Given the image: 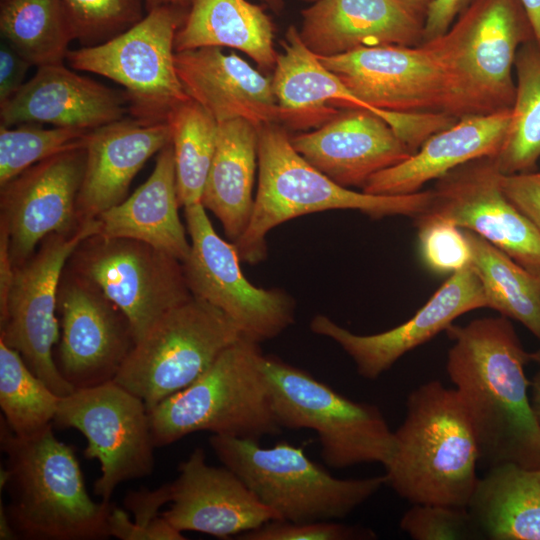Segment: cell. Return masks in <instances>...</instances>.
Masks as SVG:
<instances>
[{"instance_id": "obj_1", "label": "cell", "mask_w": 540, "mask_h": 540, "mask_svg": "<svg viewBox=\"0 0 540 540\" xmlns=\"http://www.w3.org/2000/svg\"><path fill=\"white\" fill-rule=\"evenodd\" d=\"M446 371L473 429L479 462L540 468V427L528 396L530 360L505 316L449 326Z\"/></svg>"}, {"instance_id": "obj_2", "label": "cell", "mask_w": 540, "mask_h": 540, "mask_svg": "<svg viewBox=\"0 0 540 540\" xmlns=\"http://www.w3.org/2000/svg\"><path fill=\"white\" fill-rule=\"evenodd\" d=\"M0 443L6 454L0 487L9 494L5 508L18 537H110V502H96L90 497L72 447L55 436L52 425L34 435L19 437L1 417Z\"/></svg>"}, {"instance_id": "obj_3", "label": "cell", "mask_w": 540, "mask_h": 540, "mask_svg": "<svg viewBox=\"0 0 540 540\" xmlns=\"http://www.w3.org/2000/svg\"><path fill=\"white\" fill-rule=\"evenodd\" d=\"M395 448L384 474L412 504L467 507L479 478L476 438L455 389L429 381L406 401Z\"/></svg>"}, {"instance_id": "obj_4", "label": "cell", "mask_w": 540, "mask_h": 540, "mask_svg": "<svg viewBox=\"0 0 540 540\" xmlns=\"http://www.w3.org/2000/svg\"><path fill=\"white\" fill-rule=\"evenodd\" d=\"M258 187L250 221L234 242L242 262L267 256V234L290 219L327 210H357L373 218L417 217L431 202L432 190L406 195H374L342 187L309 164L292 146L280 124L258 128Z\"/></svg>"}, {"instance_id": "obj_5", "label": "cell", "mask_w": 540, "mask_h": 540, "mask_svg": "<svg viewBox=\"0 0 540 540\" xmlns=\"http://www.w3.org/2000/svg\"><path fill=\"white\" fill-rule=\"evenodd\" d=\"M262 356L258 343L241 337L191 385L148 410L155 447L200 431L258 441L279 434Z\"/></svg>"}, {"instance_id": "obj_6", "label": "cell", "mask_w": 540, "mask_h": 540, "mask_svg": "<svg viewBox=\"0 0 540 540\" xmlns=\"http://www.w3.org/2000/svg\"><path fill=\"white\" fill-rule=\"evenodd\" d=\"M219 461L236 473L280 519L294 522L345 518L386 484L385 476L341 479L313 462L301 446L212 435Z\"/></svg>"}, {"instance_id": "obj_7", "label": "cell", "mask_w": 540, "mask_h": 540, "mask_svg": "<svg viewBox=\"0 0 540 540\" xmlns=\"http://www.w3.org/2000/svg\"><path fill=\"white\" fill-rule=\"evenodd\" d=\"M261 366L278 424L316 432L327 466L389 463L394 431L376 405L355 402L279 357L263 355Z\"/></svg>"}, {"instance_id": "obj_8", "label": "cell", "mask_w": 540, "mask_h": 540, "mask_svg": "<svg viewBox=\"0 0 540 540\" xmlns=\"http://www.w3.org/2000/svg\"><path fill=\"white\" fill-rule=\"evenodd\" d=\"M531 40L520 0H473L443 35L423 44L449 71L465 117L512 107L516 55Z\"/></svg>"}, {"instance_id": "obj_9", "label": "cell", "mask_w": 540, "mask_h": 540, "mask_svg": "<svg viewBox=\"0 0 540 540\" xmlns=\"http://www.w3.org/2000/svg\"><path fill=\"white\" fill-rule=\"evenodd\" d=\"M188 9L159 5L137 24L95 46L69 50L71 68L104 76L124 88L131 117L167 122L191 98L175 65V37Z\"/></svg>"}, {"instance_id": "obj_10", "label": "cell", "mask_w": 540, "mask_h": 540, "mask_svg": "<svg viewBox=\"0 0 540 540\" xmlns=\"http://www.w3.org/2000/svg\"><path fill=\"white\" fill-rule=\"evenodd\" d=\"M241 337L226 314L192 295L135 343L113 381L150 410L191 385Z\"/></svg>"}, {"instance_id": "obj_11", "label": "cell", "mask_w": 540, "mask_h": 540, "mask_svg": "<svg viewBox=\"0 0 540 540\" xmlns=\"http://www.w3.org/2000/svg\"><path fill=\"white\" fill-rule=\"evenodd\" d=\"M65 267L94 284L128 318L135 343L190 293L177 258L130 238L82 240Z\"/></svg>"}, {"instance_id": "obj_12", "label": "cell", "mask_w": 540, "mask_h": 540, "mask_svg": "<svg viewBox=\"0 0 540 540\" xmlns=\"http://www.w3.org/2000/svg\"><path fill=\"white\" fill-rule=\"evenodd\" d=\"M99 231L100 222L94 219L72 234L45 237L33 255L15 267L5 313L0 317V340L16 350L33 373L60 397L76 389L62 376L52 355L60 339L58 285L74 249Z\"/></svg>"}, {"instance_id": "obj_13", "label": "cell", "mask_w": 540, "mask_h": 540, "mask_svg": "<svg viewBox=\"0 0 540 540\" xmlns=\"http://www.w3.org/2000/svg\"><path fill=\"white\" fill-rule=\"evenodd\" d=\"M185 208L191 249L182 262L190 293L226 314L242 337L256 343L273 339L295 321V302L285 291L264 289L244 276L233 242L221 238L201 203Z\"/></svg>"}, {"instance_id": "obj_14", "label": "cell", "mask_w": 540, "mask_h": 540, "mask_svg": "<svg viewBox=\"0 0 540 540\" xmlns=\"http://www.w3.org/2000/svg\"><path fill=\"white\" fill-rule=\"evenodd\" d=\"M53 423L77 429L87 439L83 454L100 463L94 494L102 501L110 502L121 483L154 469L156 447L146 404L114 381L62 397Z\"/></svg>"}, {"instance_id": "obj_15", "label": "cell", "mask_w": 540, "mask_h": 540, "mask_svg": "<svg viewBox=\"0 0 540 540\" xmlns=\"http://www.w3.org/2000/svg\"><path fill=\"white\" fill-rule=\"evenodd\" d=\"M357 97L396 113H444L464 117L455 83L444 63L425 44L362 47L336 56H317Z\"/></svg>"}, {"instance_id": "obj_16", "label": "cell", "mask_w": 540, "mask_h": 540, "mask_svg": "<svg viewBox=\"0 0 540 540\" xmlns=\"http://www.w3.org/2000/svg\"><path fill=\"white\" fill-rule=\"evenodd\" d=\"M273 88L278 105L290 115V127L322 125L336 107L364 109L384 119L412 153L433 134L447 128L451 120L443 113H396L374 108L357 97L328 70L302 42L295 26H289L280 41Z\"/></svg>"}, {"instance_id": "obj_17", "label": "cell", "mask_w": 540, "mask_h": 540, "mask_svg": "<svg viewBox=\"0 0 540 540\" xmlns=\"http://www.w3.org/2000/svg\"><path fill=\"white\" fill-rule=\"evenodd\" d=\"M61 315L58 369L75 388L111 382L135 345L128 318L94 284L64 267L57 290Z\"/></svg>"}, {"instance_id": "obj_18", "label": "cell", "mask_w": 540, "mask_h": 540, "mask_svg": "<svg viewBox=\"0 0 540 540\" xmlns=\"http://www.w3.org/2000/svg\"><path fill=\"white\" fill-rule=\"evenodd\" d=\"M495 157H484L448 172L432 188L424 214L453 222L540 275V233L509 200Z\"/></svg>"}, {"instance_id": "obj_19", "label": "cell", "mask_w": 540, "mask_h": 540, "mask_svg": "<svg viewBox=\"0 0 540 540\" xmlns=\"http://www.w3.org/2000/svg\"><path fill=\"white\" fill-rule=\"evenodd\" d=\"M85 146L42 160L0 186V222L8 231L14 267L28 260L45 237L72 234L81 226L76 201Z\"/></svg>"}, {"instance_id": "obj_20", "label": "cell", "mask_w": 540, "mask_h": 540, "mask_svg": "<svg viewBox=\"0 0 540 540\" xmlns=\"http://www.w3.org/2000/svg\"><path fill=\"white\" fill-rule=\"evenodd\" d=\"M483 307L484 290L471 265L451 274L413 317L387 331L355 334L325 315H316L310 329L335 341L351 357L358 374L374 380L404 354L446 331L456 318Z\"/></svg>"}, {"instance_id": "obj_21", "label": "cell", "mask_w": 540, "mask_h": 540, "mask_svg": "<svg viewBox=\"0 0 540 540\" xmlns=\"http://www.w3.org/2000/svg\"><path fill=\"white\" fill-rule=\"evenodd\" d=\"M170 502L162 516L176 529L218 538L237 537L280 519L231 469L209 465L201 447L179 464Z\"/></svg>"}, {"instance_id": "obj_22", "label": "cell", "mask_w": 540, "mask_h": 540, "mask_svg": "<svg viewBox=\"0 0 540 540\" xmlns=\"http://www.w3.org/2000/svg\"><path fill=\"white\" fill-rule=\"evenodd\" d=\"M290 141L309 164L345 188L362 189L373 175L413 154L384 119L364 109L338 111Z\"/></svg>"}, {"instance_id": "obj_23", "label": "cell", "mask_w": 540, "mask_h": 540, "mask_svg": "<svg viewBox=\"0 0 540 540\" xmlns=\"http://www.w3.org/2000/svg\"><path fill=\"white\" fill-rule=\"evenodd\" d=\"M175 65L188 96L219 124L245 119L256 127L289 124V113L277 102L268 77L235 53L220 47L176 52Z\"/></svg>"}, {"instance_id": "obj_24", "label": "cell", "mask_w": 540, "mask_h": 540, "mask_svg": "<svg viewBox=\"0 0 540 540\" xmlns=\"http://www.w3.org/2000/svg\"><path fill=\"white\" fill-rule=\"evenodd\" d=\"M301 17L302 42L329 57L362 47L418 46L426 15L402 0H314Z\"/></svg>"}, {"instance_id": "obj_25", "label": "cell", "mask_w": 540, "mask_h": 540, "mask_svg": "<svg viewBox=\"0 0 540 540\" xmlns=\"http://www.w3.org/2000/svg\"><path fill=\"white\" fill-rule=\"evenodd\" d=\"M37 68L28 82L0 104V125L51 124L94 130L129 112L124 91L78 75L63 63Z\"/></svg>"}, {"instance_id": "obj_26", "label": "cell", "mask_w": 540, "mask_h": 540, "mask_svg": "<svg viewBox=\"0 0 540 540\" xmlns=\"http://www.w3.org/2000/svg\"><path fill=\"white\" fill-rule=\"evenodd\" d=\"M171 142L168 122L125 117L92 130L76 201L79 224L97 219L121 203L146 161Z\"/></svg>"}, {"instance_id": "obj_27", "label": "cell", "mask_w": 540, "mask_h": 540, "mask_svg": "<svg viewBox=\"0 0 540 540\" xmlns=\"http://www.w3.org/2000/svg\"><path fill=\"white\" fill-rule=\"evenodd\" d=\"M511 108L469 115L431 135L409 158L373 175L362 191L406 195L421 191L453 169L484 157H496L506 138Z\"/></svg>"}, {"instance_id": "obj_28", "label": "cell", "mask_w": 540, "mask_h": 540, "mask_svg": "<svg viewBox=\"0 0 540 540\" xmlns=\"http://www.w3.org/2000/svg\"><path fill=\"white\" fill-rule=\"evenodd\" d=\"M180 206L170 142L157 153L149 178L129 197L97 218L99 233L142 241L183 262L191 244L179 217Z\"/></svg>"}, {"instance_id": "obj_29", "label": "cell", "mask_w": 540, "mask_h": 540, "mask_svg": "<svg viewBox=\"0 0 540 540\" xmlns=\"http://www.w3.org/2000/svg\"><path fill=\"white\" fill-rule=\"evenodd\" d=\"M258 146V127L251 122L239 118L218 124L216 149L201 204L218 218L233 243L251 218Z\"/></svg>"}, {"instance_id": "obj_30", "label": "cell", "mask_w": 540, "mask_h": 540, "mask_svg": "<svg viewBox=\"0 0 540 540\" xmlns=\"http://www.w3.org/2000/svg\"><path fill=\"white\" fill-rule=\"evenodd\" d=\"M175 52L228 47L247 54L259 68H275L274 24L265 5L248 0H193L175 37Z\"/></svg>"}, {"instance_id": "obj_31", "label": "cell", "mask_w": 540, "mask_h": 540, "mask_svg": "<svg viewBox=\"0 0 540 540\" xmlns=\"http://www.w3.org/2000/svg\"><path fill=\"white\" fill-rule=\"evenodd\" d=\"M467 509L484 539L540 540V468H488Z\"/></svg>"}, {"instance_id": "obj_32", "label": "cell", "mask_w": 540, "mask_h": 540, "mask_svg": "<svg viewBox=\"0 0 540 540\" xmlns=\"http://www.w3.org/2000/svg\"><path fill=\"white\" fill-rule=\"evenodd\" d=\"M463 230L472 248V267L482 284L486 307L522 323L540 339V275L476 233Z\"/></svg>"}, {"instance_id": "obj_33", "label": "cell", "mask_w": 540, "mask_h": 540, "mask_svg": "<svg viewBox=\"0 0 540 540\" xmlns=\"http://www.w3.org/2000/svg\"><path fill=\"white\" fill-rule=\"evenodd\" d=\"M0 31L36 67L63 63L75 40L63 0H0Z\"/></svg>"}, {"instance_id": "obj_34", "label": "cell", "mask_w": 540, "mask_h": 540, "mask_svg": "<svg viewBox=\"0 0 540 540\" xmlns=\"http://www.w3.org/2000/svg\"><path fill=\"white\" fill-rule=\"evenodd\" d=\"M515 97L504 144L495 157L503 175L531 171L540 158V48L535 40L518 50Z\"/></svg>"}, {"instance_id": "obj_35", "label": "cell", "mask_w": 540, "mask_h": 540, "mask_svg": "<svg viewBox=\"0 0 540 540\" xmlns=\"http://www.w3.org/2000/svg\"><path fill=\"white\" fill-rule=\"evenodd\" d=\"M167 122L171 128L180 205L201 203L216 149L218 123L192 99L175 109Z\"/></svg>"}, {"instance_id": "obj_36", "label": "cell", "mask_w": 540, "mask_h": 540, "mask_svg": "<svg viewBox=\"0 0 540 540\" xmlns=\"http://www.w3.org/2000/svg\"><path fill=\"white\" fill-rule=\"evenodd\" d=\"M61 398L0 340V407L15 435L31 436L52 425Z\"/></svg>"}, {"instance_id": "obj_37", "label": "cell", "mask_w": 540, "mask_h": 540, "mask_svg": "<svg viewBox=\"0 0 540 540\" xmlns=\"http://www.w3.org/2000/svg\"><path fill=\"white\" fill-rule=\"evenodd\" d=\"M92 130L41 127L40 124L0 125V186L34 164L86 145Z\"/></svg>"}, {"instance_id": "obj_38", "label": "cell", "mask_w": 540, "mask_h": 540, "mask_svg": "<svg viewBox=\"0 0 540 540\" xmlns=\"http://www.w3.org/2000/svg\"><path fill=\"white\" fill-rule=\"evenodd\" d=\"M75 40L102 44L125 32L148 12L146 0H63Z\"/></svg>"}, {"instance_id": "obj_39", "label": "cell", "mask_w": 540, "mask_h": 540, "mask_svg": "<svg viewBox=\"0 0 540 540\" xmlns=\"http://www.w3.org/2000/svg\"><path fill=\"white\" fill-rule=\"evenodd\" d=\"M170 502V483L150 491H131L125 499L126 507L134 514L131 521L123 510L113 508L109 516V536L122 540H183V532L176 529L159 509Z\"/></svg>"}, {"instance_id": "obj_40", "label": "cell", "mask_w": 540, "mask_h": 540, "mask_svg": "<svg viewBox=\"0 0 540 540\" xmlns=\"http://www.w3.org/2000/svg\"><path fill=\"white\" fill-rule=\"evenodd\" d=\"M415 222L421 256L431 271L453 274L472 265V248L463 229L424 213L415 217Z\"/></svg>"}, {"instance_id": "obj_41", "label": "cell", "mask_w": 540, "mask_h": 540, "mask_svg": "<svg viewBox=\"0 0 540 540\" xmlns=\"http://www.w3.org/2000/svg\"><path fill=\"white\" fill-rule=\"evenodd\" d=\"M399 526L414 540L484 539L467 507L413 504Z\"/></svg>"}, {"instance_id": "obj_42", "label": "cell", "mask_w": 540, "mask_h": 540, "mask_svg": "<svg viewBox=\"0 0 540 540\" xmlns=\"http://www.w3.org/2000/svg\"><path fill=\"white\" fill-rule=\"evenodd\" d=\"M376 534L369 528L329 521L294 523L275 519L242 533L239 540H370Z\"/></svg>"}, {"instance_id": "obj_43", "label": "cell", "mask_w": 540, "mask_h": 540, "mask_svg": "<svg viewBox=\"0 0 540 540\" xmlns=\"http://www.w3.org/2000/svg\"><path fill=\"white\" fill-rule=\"evenodd\" d=\"M502 187L509 200L540 233V171L502 175Z\"/></svg>"}, {"instance_id": "obj_44", "label": "cell", "mask_w": 540, "mask_h": 540, "mask_svg": "<svg viewBox=\"0 0 540 540\" xmlns=\"http://www.w3.org/2000/svg\"><path fill=\"white\" fill-rule=\"evenodd\" d=\"M32 65L8 42L0 46V104L11 98L24 84L23 79Z\"/></svg>"}, {"instance_id": "obj_45", "label": "cell", "mask_w": 540, "mask_h": 540, "mask_svg": "<svg viewBox=\"0 0 540 540\" xmlns=\"http://www.w3.org/2000/svg\"><path fill=\"white\" fill-rule=\"evenodd\" d=\"M472 1L434 0L426 14L423 42L443 35Z\"/></svg>"}, {"instance_id": "obj_46", "label": "cell", "mask_w": 540, "mask_h": 540, "mask_svg": "<svg viewBox=\"0 0 540 540\" xmlns=\"http://www.w3.org/2000/svg\"><path fill=\"white\" fill-rule=\"evenodd\" d=\"M14 270L9 250L8 231L6 226L0 222V317L5 313Z\"/></svg>"}, {"instance_id": "obj_47", "label": "cell", "mask_w": 540, "mask_h": 540, "mask_svg": "<svg viewBox=\"0 0 540 540\" xmlns=\"http://www.w3.org/2000/svg\"><path fill=\"white\" fill-rule=\"evenodd\" d=\"M531 22L534 40L540 48V0H520Z\"/></svg>"}, {"instance_id": "obj_48", "label": "cell", "mask_w": 540, "mask_h": 540, "mask_svg": "<svg viewBox=\"0 0 540 540\" xmlns=\"http://www.w3.org/2000/svg\"><path fill=\"white\" fill-rule=\"evenodd\" d=\"M19 538L14 530L9 517L6 512V508L2 501L0 502V539L1 540H14Z\"/></svg>"}, {"instance_id": "obj_49", "label": "cell", "mask_w": 540, "mask_h": 540, "mask_svg": "<svg viewBox=\"0 0 540 540\" xmlns=\"http://www.w3.org/2000/svg\"><path fill=\"white\" fill-rule=\"evenodd\" d=\"M532 393H531V405L537 419L538 425L540 427V370L536 373L531 383Z\"/></svg>"}, {"instance_id": "obj_50", "label": "cell", "mask_w": 540, "mask_h": 540, "mask_svg": "<svg viewBox=\"0 0 540 540\" xmlns=\"http://www.w3.org/2000/svg\"><path fill=\"white\" fill-rule=\"evenodd\" d=\"M148 11L159 5H172L183 9H189L193 0H146Z\"/></svg>"}, {"instance_id": "obj_51", "label": "cell", "mask_w": 540, "mask_h": 540, "mask_svg": "<svg viewBox=\"0 0 540 540\" xmlns=\"http://www.w3.org/2000/svg\"><path fill=\"white\" fill-rule=\"evenodd\" d=\"M402 1L425 15L427 14V11L430 5L434 2V0H402Z\"/></svg>"}, {"instance_id": "obj_52", "label": "cell", "mask_w": 540, "mask_h": 540, "mask_svg": "<svg viewBox=\"0 0 540 540\" xmlns=\"http://www.w3.org/2000/svg\"><path fill=\"white\" fill-rule=\"evenodd\" d=\"M275 13H280L284 7L283 0H259Z\"/></svg>"}, {"instance_id": "obj_53", "label": "cell", "mask_w": 540, "mask_h": 540, "mask_svg": "<svg viewBox=\"0 0 540 540\" xmlns=\"http://www.w3.org/2000/svg\"><path fill=\"white\" fill-rule=\"evenodd\" d=\"M529 357L530 360L540 362V348L537 351L530 353Z\"/></svg>"}]
</instances>
